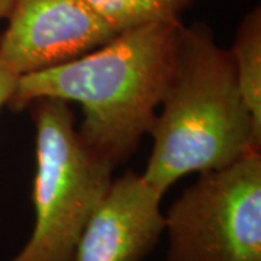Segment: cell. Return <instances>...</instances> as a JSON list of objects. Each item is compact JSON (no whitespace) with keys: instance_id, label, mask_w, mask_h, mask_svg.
<instances>
[{"instance_id":"obj_8","label":"cell","mask_w":261,"mask_h":261,"mask_svg":"<svg viewBox=\"0 0 261 261\" xmlns=\"http://www.w3.org/2000/svg\"><path fill=\"white\" fill-rule=\"evenodd\" d=\"M193 0H87L92 9L116 32L152 23L176 22Z\"/></svg>"},{"instance_id":"obj_7","label":"cell","mask_w":261,"mask_h":261,"mask_svg":"<svg viewBox=\"0 0 261 261\" xmlns=\"http://www.w3.org/2000/svg\"><path fill=\"white\" fill-rule=\"evenodd\" d=\"M240 92L252 121L261 129V10H251L241 22L231 49Z\"/></svg>"},{"instance_id":"obj_3","label":"cell","mask_w":261,"mask_h":261,"mask_svg":"<svg viewBox=\"0 0 261 261\" xmlns=\"http://www.w3.org/2000/svg\"><path fill=\"white\" fill-rule=\"evenodd\" d=\"M29 106L37 126L35 224L8 261H73L84 226L112 183L113 167L86 147L68 103L38 99Z\"/></svg>"},{"instance_id":"obj_1","label":"cell","mask_w":261,"mask_h":261,"mask_svg":"<svg viewBox=\"0 0 261 261\" xmlns=\"http://www.w3.org/2000/svg\"><path fill=\"white\" fill-rule=\"evenodd\" d=\"M180 23L130 29L73 61L22 75L8 106L19 111L38 99L82 105L80 138L115 168L134 154L157 115L171 74Z\"/></svg>"},{"instance_id":"obj_2","label":"cell","mask_w":261,"mask_h":261,"mask_svg":"<svg viewBox=\"0 0 261 261\" xmlns=\"http://www.w3.org/2000/svg\"><path fill=\"white\" fill-rule=\"evenodd\" d=\"M161 106L148 129L154 147L142 177L163 195L186 174L260 152L261 129L240 92L231 51L202 23L178 27Z\"/></svg>"},{"instance_id":"obj_4","label":"cell","mask_w":261,"mask_h":261,"mask_svg":"<svg viewBox=\"0 0 261 261\" xmlns=\"http://www.w3.org/2000/svg\"><path fill=\"white\" fill-rule=\"evenodd\" d=\"M168 261H261V155L200 173L164 214Z\"/></svg>"},{"instance_id":"obj_10","label":"cell","mask_w":261,"mask_h":261,"mask_svg":"<svg viewBox=\"0 0 261 261\" xmlns=\"http://www.w3.org/2000/svg\"><path fill=\"white\" fill-rule=\"evenodd\" d=\"M15 0H0V19L8 18Z\"/></svg>"},{"instance_id":"obj_6","label":"cell","mask_w":261,"mask_h":261,"mask_svg":"<svg viewBox=\"0 0 261 261\" xmlns=\"http://www.w3.org/2000/svg\"><path fill=\"white\" fill-rule=\"evenodd\" d=\"M142 174L112 180L84 226L73 261H144L166 229L161 199Z\"/></svg>"},{"instance_id":"obj_5","label":"cell","mask_w":261,"mask_h":261,"mask_svg":"<svg viewBox=\"0 0 261 261\" xmlns=\"http://www.w3.org/2000/svg\"><path fill=\"white\" fill-rule=\"evenodd\" d=\"M0 35V61L19 77L92 53L118 34L87 0H15Z\"/></svg>"},{"instance_id":"obj_9","label":"cell","mask_w":261,"mask_h":261,"mask_svg":"<svg viewBox=\"0 0 261 261\" xmlns=\"http://www.w3.org/2000/svg\"><path fill=\"white\" fill-rule=\"evenodd\" d=\"M18 80L19 75L0 61V109L9 103L10 97L15 93Z\"/></svg>"}]
</instances>
